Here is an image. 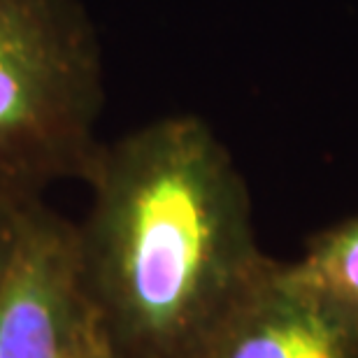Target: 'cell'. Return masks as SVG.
<instances>
[{
    "instance_id": "obj_1",
    "label": "cell",
    "mask_w": 358,
    "mask_h": 358,
    "mask_svg": "<svg viewBox=\"0 0 358 358\" xmlns=\"http://www.w3.org/2000/svg\"><path fill=\"white\" fill-rule=\"evenodd\" d=\"M77 231L82 289L117 358H196L270 256L231 152L196 114L100 142Z\"/></svg>"
},
{
    "instance_id": "obj_2",
    "label": "cell",
    "mask_w": 358,
    "mask_h": 358,
    "mask_svg": "<svg viewBox=\"0 0 358 358\" xmlns=\"http://www.w3.org/2000/svg\"><path fill=\"white\" fill-rule=\"evenodd\" d=\"M103 103V49L80 0H0V207L84 179Z\"/></svg>"
},
{
    "instance_id": "obj_3",
    "label": "cell",
    "mask_w": 358,
    "mask_h": 358,
    "mask_svg": "<svg viewBox=\"0 0 358 358\" xmlns=\"http://www.w3.org/2000/svg\"><path fill=\"white\" fill-rule=\"evenodd\" d=\"M100 347L75 224L38 200L21 217L0 279V358H89Z\"/></svg>"
},
{
    "instance_id": "obj_4",
    "label": "cell",
    "mask_w": 358,
    "mask_h": 358,
    "mask_svg": "<svg viewBox=\"0 0 358 358\" xmlns=\"http://www.w3.org/2000/svg\"><path fill=\"white\" fill-rule=\"evenodd\" d=\"M196 358H358V310L272 259Z\"/></svg>"
},
{
    "instance_id": "obj_5",
    "label": "cell",
    "mask_w": 358,
    "mask_h": 358,
    "mask_svg": "<svg viewBox=\"0 0 358 358\" xmlns=\"http://www.w3.org/2000/svg\"><path fill=\"white\" fill-rule=\"evenodd\" d=\"M291 266L310 284L358 310V217L314 235L305 256Z\"/></svg>"
},
{
    "instance_id": "obj_6",
    "label": "cell",
    "mask_w": 358,
    "mask_h": 358,
    "mask_svg": "<svg viewBox=\"0 0 358 358\" xmlns=\"http://www.w3.org/2000/svg\"><path fill=\"white\" fill-rule=\"evenodd\" d=\"M38 203V200H35ZM33 205V203H31ZM26 207H0V279H3V272L7 268V261H10L14 240H17L19 233V224L21 217H24Z\"/></svg>"
},
{
    "instance_id": "obj_7",
    "label": "cell",
    "mask_w": 358,
    "mask_h": 358,
    "mask_svg": "<svg viewBox=\"0 0 358 358\" xmlns=\"http://www.w3.org/2000/svg\"><path fill=\"white\" fill-rule=\"evenodd\" d=\"M89 358H117V356H112L110 352H107V349H105V347H100V349H98V352H93V354H91Z\"/></svg>"
}]
</instances>
